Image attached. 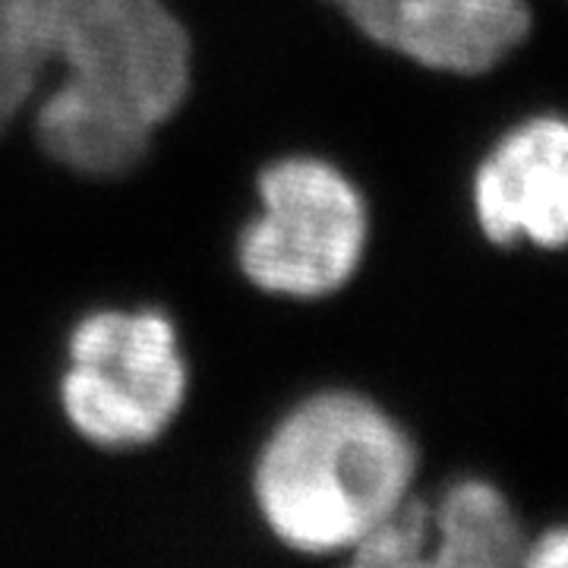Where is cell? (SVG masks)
<instances>
[{
    "mask_svg": "<svg viewBox=\"0 0 568 568\" xmlns=\"http://www.w3.org/2000/svg\"><path fill=\"white\" fill-rule=\"evenodd\" d=\"M193 82V41L164 0H0V133L36 104V140L82 178L149 155Z\"/></svg>",
    "mask_w": 568,
    "mask_h": 568,
    "instance_id": "1",
    "label": "cell"
},
{
    "mask_svg": "<svg viewBox=\"0 0 568 568\" xmlns=\"http://www.w3.org/2000/svg\"><path fill=\"white\" fill-rule=\"evenodd\" d=\"M414 474V443L383 407L357 392H316L263 443L253 496L284 547L328 556L398 506Z\"/></svg>",
    "mask_w": 568,
    "mask_h": 568,
    "instance_id": "2",
    "label": "cell"
},
{
    "mask_svg": "<svg viewBox=\"0 0 568 568\" xmlns=\"http://www.w3.org/2000/svg\"><path fill=\"white\" fill-rule=\"evenodd\" d=\"M186 383L178 325L162 310H99L67 342L63 417L95 446H149L181 414Z\"/></svg>",
    "mask_w": 568,
    "mask_h": 568,
    "instance_id": "3",
    "label": "cell"
},
{
    "mask_svg": "<svg viewBox=\"0 0 568 568\" xmlns=\"http://www.w3.org/2000/svg\"><path fill=\"white\" fill-rule=\"evenodd\" d=\"M260 215L237 237V265L265 294L313 301L345 287L364 260L369 212L335 164L313 155L260 171Z\"/></svg>",
    "mask_w": 568,
    "mask_h": 568,
    "instance_id": "4",
    "label": "cell"
},
{
    "mask_svg": "<svg viewBox=\"0 0 568 568\" xmlns=\"http://www.w3.org/2000/svg\"><path fill=\"white\" fill-rule=\"evenodd\" d=\"M357 32L407 61L477 77L530 29L525 0H325Z\"/></svg>",
    "mask_w": 568,
    "mask_h": 568,
    "instance_id": "5",
    "label": "cell"
},
{
    "mask_svg": "<svg viewBox=\"0 0 568 568\" xmlns=\"http://www.w3.org/2000/svg\"><path fill=\"white\" fill-rule=\"evenodd\" d=\"M477 222L493 244H568V123L537 118L511 130L474 178Z\"/></svg>",
    "mask_w": 568,
    "mask_h": 568,
    "instance_id": "6",
    "label": "cell"
},
{
    "mask_svg": "<svg viewBox=\"0 0 568 568\" xmlns=\"http://www.w3.org/2000/svg\"><path fill=\"white\" fill-rule=\"evenodd\" d=\"M528 544L506 496L484 480H462L433 508L429 566L503 568L525 562Z\"/></svg>",
    "mask_w": 568,
    "mask_h": 568,
    "instance_id": "7",
    "label": "cell"
},
{
    "mask_svg": "<svg viewBox=\"0 0 568 568\" xmlns=\"http://www.w3.org/2000/svg\"><path fill=\"white\" fill-rule=\"evenodd\" d=\"M429 552H433V506L407 493L398 506L383 515L347 549V559L354 566L410 568L429 566Z\"/></svg>",
    "mask_w": 568,
    "mask_h": 568,
    "instance_id": "8",
    "label": "cell"
},
{
    "mask_svg": "<svg viewBox=\"0 0 568 568\" xmlns=\"http://www.w3.org/2000/svg\"><path fill=\"white\" fill-rule=\"evenodd\" d=\"M525 566L568 568V528L549 530L525 552Z\"/></svg>",
    "mask_w": 568,
    "mask_h": 568,
    "instance_id": "9",
    "label": "cell"
}]
</instances>
